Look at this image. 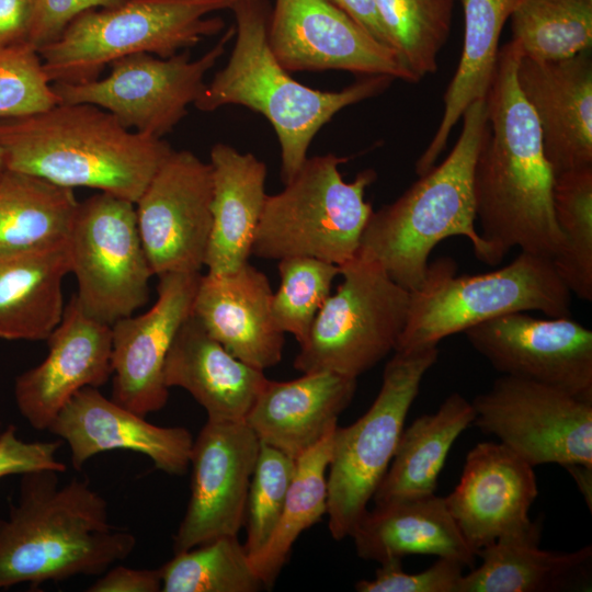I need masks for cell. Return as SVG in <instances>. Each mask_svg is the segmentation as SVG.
Segmentation results:
<instances>
[{
    "label": "cell",
    "mask_w": 592,
    "mask_h": 592,
    "mask_svg": "<svg viewBox=\"0 0 592 592\" xmlns=\"http://www.w3.org/2000/svg\"><path fill=\"white\" fill-rule=\"evenodd\" d=\"M516 79L538 122L554 174L592 167L590 50L556 61L521 56Z\"/></svg>",
    "instance_id": "cell-22"
},
{
    "label": "cell",
    "mask_w": 592,
    "mask_h": 592,
    "mask_svg": "<svg viewBox=\"0 0 592 592\" xmlns=\"http://www.w3.org/2000/svg\"><path fill=\"white\" fill-rule=\"evenodd\" d=\"M372 580L355 584L358 592H458L465 568L451 558H439L431 567L418 573L402 570L400 559L379 563Z\"/></svg>",
    "instance_id": "cell-41"
},
{
    "label": "cell",
    "mask_w": 592,
    "mask_h": 592,
    "mask_svg": "<svg viewBox=\"0 0 592 592\" xmlns=\"http://www.w3.org/2000/svg\"><path fill=\"white\" fill-rule=\"evenodd\" d=\"M59 102L37 49L27 42L0 47V119L41 113Z\"/></svg>",
    "instance_id": "cell-40"
},
{
    "label": "cell",
    "mask_w": 592,
    "mask_h": 592,
    "mask_svg": "<svg viewBox=\"0 0 592 592\" xmlns=\"http://www.w3.org/2000/svg\"><path fill=\"white\" fill-rule=\"evenodd\" d=\"M569 473L574 478L576 482L579 486V489L584 494L587 501L589 500V508H591V476H592V468L582 466V465H573L570 467H567Z\"/></svg>",
    "instance_id": "cell-47"
},
{
    "label": "cell",
    "mask_w": 592,
    "mask_h": 592,
    "mask_svg": "<svg viewBox=\"0 0 592 592\" xmlns=\"http://www.w3.org/2000/svg\"><path fill=\"white\" fill-rule=\"evenodd\" d=\"M335 428L296 459L295 475L278 523L266 545L249 557L264 588H271L276 581L298 536L327 513L326 471Z\"/></svg>",
    "instance_id": "cell-33"
},
{
    "label": "cell",
    "mask_w": 592,
    "mask_h": 592,
    "mask_svg": "<svg viewBox=\"0 0 592 592\" xmlns=\"http://www.w3.org/2000/svg\"><path fill=\"white\" fill-rule=\"evenodd\" d=\"M70 269L68 239L0 253V338L46 341L62 318Z\"/></svg>",
    "instance_id": "cell-28"
},
{
    "label": "cell",
    "mask_w": 592,
    "mask_h": 592,
    "mask_svg": "<svg viewBox=\"0 0 592 592\" xmlns=\"http://www.w3.org/2000/svg\"><path fill=\"white\" fill-rule=\"evenodd\" d=\"M510 18L524 57L556 61L591 49L592 0H521Z\"/></svg>",
    "instance_id": "cell-34"
},
{
    "label": "cell",
    "mask_w": 592,
    "mask_h": 592,
    "mask_svg": "<svg viewBox=\"0 0 592 592\" xmlns=\"http://www.w3.org/2000/svg\"><path fill=\"white\" fill-rule=\"evenodd\" d=\"M78 206L72 189L5 169L0 177V253L67 240Z\"/></svg>",
    "instance_id": "cell-32"
},
{
    "label": "cell",
    "mask_w": 592,
    "mask_h": 592,
    "mask_svg": "<svg viewBox=\"0 0 592 592\" xmlns=\"http://www.w3.org/2000/svg\"><path fill=\"white\" fill-rule=\"evenodd\" d=\"M4 170H5L4 156H3L2 149L0 148V177L4 172Z\"/></svg>",
    "instance_id": "cell-48"
},
{
    "label": "cell",
    "mask_w": 592,
    "mask_h": 592,
    "mask_svg": "<svg viewBox=\"0 0 592 592\" xmlns=\"http://www.w3.org/2000/svg\"><path fill=\"white\" fill-rule=\"evenodd\" d=\"M61 444L60 440L24 441L16 426L9 424L0 432V479L36 470L65 473L67 465L57 457Z\"/></svg>",
    "instance_id": "cell-42"
},
{
    "label": "cell",
    "mask_w": 592,
    "mask_h": 592,
    "mask_svg": "<svg viewBox=\"0 0 592 592\" xmlns=\"http://www.w3.org/2000/svg\"><path fill=\"white\" fill-rule=\"evenodd\" d=\"M213 175L212 230L207 273L229 274L248 262L266 198V166L251 152L216 143L209 155Z\"/></svg>",
    "instance_id": "cell-27"
},
{
    "label": "cell",
    "mask_w": 592,
    "mask_h": 592,
    "mask_svg": "<svg viewBox=\"0 0 592 592\" xmlns=\"http://www.w3.org/2000/svg\"><path fill=\"white\" fill-rule=\"evenodd\" d=\"M59 475H21L18 499L0 519V590L100 576L135 549V535L111 524L88 480L61 483Z\"/></svg>",
    "instance_id": "cell-2"
},
{
    "label": "cell",
    "mask_w": 592,
    "mask_h": 592,
    "mask_svg": "<svg viewBox=\"0 0 592 592\" xmlns=\"http://www.w3.org/2000/svg\"><path fill=\"white\" fill-rule=\"evenodd\" d=\"M125 0H35L26 42L35 49L56 41L79 15L90 10L113 8Z\"/></svg>",
    "instance_id": "cell-43"
},
{
    "label": "cell",
    "mask_w": 592,
    "mask_h": 592,
    "mask_svg": "<svg viewBox=\"0 0 592 592\" xmlns=\"http://www.w3.org/2000/svg\"><path fill=\"white\" fill-rule=\"evenodd\" d=\"M540 536L498 539L477 551L478 567L464 574L458 592H565L591 585L592 546L574 551L538 547Z\"/></svg>",
    "instance_id": "cell-29"
},
{
    "label": "cell",
    "mask_w": 592,
    "mask_h": 592,
    "mask_svg": "<svg viewBox=\"0 0 592 592\" xmlns=\"http://www.w3.org/2000/svg\"><path fill=\"white\" fill-rule=\"evenodd\" d=\"M502 375L533 380L592 401V331L571 317L506 314L465 332Z\"/></svg>",
    "instance_id": "cell-15"
},
{
    "label": "cell",
    "mask_w": 592,
    "mask_h": 592,
    "mask_svg": "<svg viewBox=\"0 0 592 592\" xmlns=\"http://www.w3.org/2000/svg\"><path fill=\"white\" fill-rule=\"evenodd\" d=\"M455 0H374L380 22L415 82L437 69Z\"/></svg>",
    "instance_id": "cell-37"
},
{
    "label": "cell",
    "mask_w": 592,
    "mask_h": 592,
    "mask_svg": "<svg viewBox=\"0 0 592 592\" xmlns=\"http://www.w3.org/2000/svg\"><path fill=\"white\" fill-rule=\"evenodd\" d=\"M267 41L289 72L344 70L415 82L396 50L328 0H275Z\"/></svg>",
    "instance_id": "cell-16"
},
{
    "label": "cell",
    "mask_w": 592,
    "mask_h": 592,
    "mask_svg": "<svg viewBox=\"0 0 592 592\" xmlns=\"http://www.w3.org/2000/svg\"><path fill=\"white\" fill-rule=\"evenodd\" d=\"M296 469V459L260 442L251 477L243 545L249 557L259 553L272 536L282 514Z\"/></svg>",
    "instance_id": "cell-39"
},
{
    "label": "cell",
    "mask_w": 592,
    "mask_h": 592,
    "mask_svg": "<svg viewBox=\"0 0 592 592\" xmlns=\"http://www.w3.org/2000/svg\"><path fill=\"white\" fill-rule=\"evenodd\" d=\"M456 271L449 258L429 263L422 284L410 292L395 351L437 345L446 337L511 312L571 317L572 294L549 258L521 251L492 272L456 275Z\"/></svg>",
    "instance_id": "cell-6"
},
{
    "label": "cell",
    "mask_w": 592,
    "mask_h": 592,
    "mask_svg": "<svg viewBox=\"0 0 592 592\" xmlns=\"http://www.w3.org/2000/svg\"><path fill=\"white\" fill-rule=\"evenodd\" d=\"M462 118L460 135L448 156L395 202L373 210L361 238L357 252L378 262L409 292L422 284L434 247L449 237H466L475 255L493 265L475 226L474 170L487 130L486 99L470 104Z\"/></svg>",
    "instance_id": "cell-5"
},
{
    "label": "cell",
    "mask_w": 592,
    "mask_h": 592,
    "mask_svg": "<svg viewBox=\"0 0 592 592\" xmlns=\"http://www.w3.org/2000/svg\"><path fill=\"white\" fill-rule=\"evenodd\" d=\"M201 273L158 276V297L149 310L112 327V399L146 417L169 397L164 364L173 340L191 316Z\"/></svg>",
    "instance_id": "cell-19"
},
{
    "label": "cell",
    "mask_w": 592,
    "mask_h": 592,
    "mask_svg": "<svg viewBox=\"0 0 592 592\" xmlns=\"http://www.w3.org/2000/svg\"><path fill=\"white\" fill-rule=\"evenodd\" d=\"M437 357V345L395 351L369 409L351 425L335 428L327 478L328 527L334 539L350 537L367 511L421 382Z\"/></svg>",
    "instance_id": "cell-9"
},
{
    "label": "cell",
    "mask_w": 592,
    "mask_h": 592,
    "mask_svg": "<svg viewBox=\"0 0 592 592\" xmlns=\"http://www.w3.org/2000/svg\"><path fill=\"white\" fill-rule=\"evenodd\" d=\"M303 374L267 379L244 419L261 443L295 459L338 425L356 390V378L330 371Z\"/></svg>",
    "instance_id": "cell-24"
},
{
    "label": "cell",
    "mask_w": 592,
    "mask_h": 592,
    "mask_svg": "<svg viewBox=\"0 0 592 592\" xmlns=\"http://www.w3.org/2000/svg\"><path fill=\"white\" fill-rule=\"evenodd\" d=\"M553 206L561 247L551 262L571 294L592 300V167L555 175Z\"/></svg>",
    "instance_id": "cell-35"
},
{
    "label": "cell",
    "mask_w": 592,
    "mask_h": 592,
    "mask_svg": "<svg viewBox=\"0 0 592 592\" xmlns=\"http://www.w3.org/2000/svg\"><path fill=\"white\" fill-rule=\"evenodd\" d=\"M160 572L163 592H257L264 588L238 535L174 553Z\"/></svg>",
    "instance_id": "cell-36"
},
{
    "label": "cell",
    "mask_w": 592,
    "mask_h": 592,
    "mask_svg": "<svg viewBox=\"0 0 592 592\" xmlns=\"http://www.w3.org/2000/svg\"><path fill=\"white\" fill-rule=\"evenodd\" d=\"M475 424L531 466L592 468V401L502 375L471 401Z\"/></svg>",
    "instance_id": "cell-13"
},
{
    "label": "cell",
    "mask_w": 592,
    "mask_h": 592,
    "mask_svg": "<svg viewBox=\"0 0 592 592\" xmlns=\"http://www.w3.org/2000/svg\"><path fill=\"white\" fill-rule=\"evenodd\" d=\"M339 270L342 282L299 344L294 367L357 379L395 351L407 321L410 292L378 262L358 252Z\"/></svg>",
    "instance_id": "cell-10"
},
{
    "label": "cell",
    "mask_w": 592,
    "mask_h": 592,
    "mask_svg": "<svg viewBox=\"0 0 592 592\" xmlns=\"http://www.w3.org/2000/svg\"><path fill=\"white\" fill-rule=\"evenodd\" d=\"M235 44L193 104L202 112L241 105L263 115L281 150V178L287 183L308 158L319 130L343 109L384 92L394 78L365 76L339 91L309 88L295 80L274 56L267 41V0H238Z\"/></svg>",
    "instance_id": "cell-4"
},
{
    "label": "cell",
    "mask_w": 592,
    "mask_h": 592,
    "mask_svg": "<svg viewBox=\"0 0 592 592\" xmlns=\"http://www.w3.org/2000/svg\"><path fill=\"white\" fill-rule=\"evenodd\" d=\"M238 0H125L75 19L38 53L52 83L95 79L113 60L137 53L168 58L218 34L224 20L208 14Z\"/></svg>",
    "instance_id": "cell-7"
},
{
    "label": "cell",
    "mask_w": 592,
    "mask_h": 592,
    "mask_svg": "<svg viewBox=\"0 0 592 592\" xmlns=\"http://www.w3.org/2000/svg\"><path fill=\"white\" fill-rule=\"evenodd\" d=\"M521 56L514 41L500 48L486 96L487 130L474 170L479 234L493 265L513 248L553 259L561 247L553 206L555 174L516 79Z\"/></svg>",
    "instance_id": "cell-1"
},
{
    "label": "cell",
    "mask_w": 592,
    "mask_h": 592,
    "mask_svg": "<svg viewBox=\"0 0 592 592\" xmlns=\"http://www.w3.org/2000/svg\"><path fill=\"white\" fill-rule=\"evenodd\" d=\"M259 449L244 421L206 420L193 441L191 494L173 538L174 553L238 535Z\"/></svg>",
    "instance_id": "cell-17"
},
{
    "label": "cell",
    "mask_w": 592,
    "mask_h": 592,
    "mask_svg": "<svg viewBox=\"0 0 592 592\" xmlns=\"http://www.w3.org/2000/svg\"><path fill=\"white\" fill-rule=\"evenodd\" d=\"M2 423L0 422V430H1Z\"/></svg>",
    "instance_id": "cell-49"
},
{
    "label": "cell",
    "mask_w": 592,
    "mask_h": 592,
    "mask_svg": "<svg viewBox=\"0 0 592 592\" xmlns=\"http://www.w3.org/2000/svg\"><path fill=\"white\" fill-rule=\"evenodd\" d=\"M278 261L281 284L272 296V318L282 332L293 334L301 344L340 275L339 265L310 257Z\"/></svg>",
    "instance_id": "cell-38"
},
{
    "label": "cell",
    "mask_w": 592,
    "mask_h": 592,
    "mask_svg": "<svg viewBox=\"0 0 592 592\" xmlns=\"http://www.w3.org/2000/svg\"><path fill=\"white\" fill-rule=\"evenodd\" d=\"M5 169L59 186H79L136 203L173 150L125 127L87 103H58L32 115L0 119Z\"/></svg>",
    "instance_id": "cell-3"
},
{
    "label": "cell",
    "mask_w": 592,
    "mask_h": 592,
    "mask_svg": "<svg viewBox=\"0 0 592 592\" xmlns=\"http://www.w3.org/2000/svg\"><path fill=\"white\" fill-rule=\"evenodd\" d=\"M88 589L89 592H158L161 591L159 569H136L112 566Z\"/></svg>",
    "instance_id": "cell-44"
},
{
    "label": "cell",
    "mask_w": 592,
    "mask_h": 592,
    "mask_svg": "<svg viewBox=\"0 0 592 592\" xmlns=\"http://www.w3.org/2000/svg\"><path fill=\"white\" fill-rule=\"evenodd\" d=\"M209 162L172 150L135 203L140 239L153 275L200 273L212 230Z\"/></svg>",
    "instance_id": "cell-14"
},
{
    "label": "cell",
    "mask_w": 592,
    "mask_h": 592,
    "mask_svg": "<svg viewBox=\"0 0 592 592\" xmlns=\"http://www.w3.org/2000/svg\"><path fill=\"white\" fill-rule=\"evenodd\" d=\"M68 246L75 296L87 315L112 326L147 304L153 273L135 203L104 192L79 202Z\"/></svg>",
    "instance_id": "cell-11"
},
{
    "label": "cell",
    "mask_w": 592,
    "mask_h": 592,
    "mask_svg": "<svg viewBox=\"0 0 592 592\" xmlns=\"http://www.w3.org/2000/svg\"><path fill=\"white\" fill-rule=\"evenodd\" d=\"M328 1L334 4L335 7H338L349 16H351L357 24H360L365 31H367L377 41L392 48L390 39L378 16L374 0H328Z\"/></svg>",
    "instance_id": "cell-46"
},
{
    "label": "cell",
    "mask_w": 592,
    "mask_h": 592,
    "mask_svg": "<svg viewBox=\"0 0 592 592\" xmlns=\"http://www.w3.org/2000/svg\"><path fill=\"white\" fill-rule=\"evenodd\" d=\"M46 341V357L14 382L18 410L36 431H47L79 390L112 376V327L87 315L76 296Z\"/></svg>",
    "instance_id": "cell-20"
},
{
    "label": "cell",
    "mask_w": 592,
    "mask_h": 592,
    "mask_svg": "<svg viewBox=\"0 0 592 592\" xmlns=\"http://www.w3.org/2000/svg\"><path fill=\"white\" fill-rule=\"evenodd\" d=\"M272 296L266 275L247 262L229 274H201L192 315L235 357L264 371L281 362L284 346Z\"/></svg>",
    "instance_id": "cell-23"
},
{
    "label": "cell",
    "mask_w": 592,
    "mask_h": 592,
    "mask_svg": "<svg viewBox=\"0 0 592 592\" xmlns=\"http://www.w3.org/2000/svg\"><path fill=\"white\" fill-rule=\"evenodd\" d=\"M235 26L196 59L187 52L161 58L137 53L113 60L102 79L55 82L59 103H87L114 115L128 129L162 138L187 114L203 92L206 73L225 54Z\"/></svg>",
    "instance_id": "cell-12"
},
{
    "label": "cell",
    "mask_w": 592,
    "mask_h": 592,
    "mask_svg": "<svg viewBox=\"0 0 592 592\" xmlns=\"http://www.w3.org/2000/svg\"><path fill=\"white\" fill-rule=\"evenodd\" d=\"M464 43L460 59L444 94V112L430 144L415 162L420 177L444 150L452 129L467 107L486 99L500 52L502 29L521 0H462Z\"/></svg>",
    "instance_id": "cell-30"
},
{
    "label": "cell",
    "mask_w": 592,
    "mask_h": 592,
    "mask_svg": "<svg viewBox=\"0 0 592 592\" xmlns=\"http://www.w3.org/2000/svg\"><path fill=\"white\" fill-rule=\"evenodd\" d=\"M35 0H0V47L26 42Z\"/></svg>",
    "instance_id": "cell-45"
},
{
    "label": "cell",
    "mask_w": 592,
    "mask_h": 592,
    "mask_svg": "<svg viewBox=\"0 0 592 592\" xmlns=\"http://www.w3.org/2000/svg\"><path fill=\"white\" fill-rule=\"evenodd\" d=\"M350 537L358 557L379 563L408 555L451 558L468 568L477 560L445 498L435 493L375 505L364 513Z\"/></svg>",
    "instance_id": "cell-26"
},
{
    "label": "cell",
    "mask_w": 592,
    "mask_h": 592,
    "mask_svg": "<svg viewBox=\"0 0 592 592\" xmlns=\"http://www.w3.org/2000/svg\"><path fill=\"white\" fill-rule=\"evenodd\" d=\"M334 153L308 157L285 187L266 195L251 254L270 260L310 257L341 265L353 259L373 213L365 190L376 172L366 169L352 182Z\"/></svg>",
    "instance_id": "cell-8"
},
{
    "label": "cell",
    "mask_w": 592,
    "mask_h": 592,
    "mask_svg": "<svg viewBox=\"0 0 592 592\" xmlns=\"http://www.w3.org/2000/svg\"><path fill=\"white\" fill-rule=\"evenodd\" d=\"M47 431L68 444L71 465L78 470L100 453L130 451L147 456L168 475L182 476L194 441L187 429L152 424L94 387L79 390Z\"/></svg>",
    "instance_id": "cell-21"
},
{
    "label": "cell",
    "mask_w": 592,
    "mask_h": 592,
    "mask_svg": "<svg viewBox=\"0 0 592 592\" xmlns=\"http://www.w3.org/2000/svg\"><path fill=\"white\" fill-rule=\"evenodd\" d=\"M266 382L263 371L235 357L192 314L164 364L167 387L185 389L212 420L244 421Z\"/></svg>",
    "instance_id": "cell-25"
},
{
    "label": "cell",
    "mask_w": 592,
    "mask_h": 592,
    "mask_svg": "<svg viewBox=\"0 0 592 592\" xmlns=\"http://www.w3.org/2000/svg\"><path fill=\"white\" fill-rule=\"evenodd\" d=\"M475 419L471 401L449 395L431 414L402 431L391 463L376 489L375 505L430 496L454 442Z\"/></svg>",
    "instance_id": "cell-31"
},
{
    "label": "cell",
    "mask_w": 592,
    "mask_h": 592,
    "mask_svg": "<svg viewBox=\"0 0 592 592\" xmlns=\"http://www.w3.org/2000/svg\"><path fill=\"white\" fill-rule=\"evenodd\" d=\"M537 494L533 466L501 443L481 442L468 452L445 502L477 555L498 539L540 536V521L528 516Z\"/></svg>",
    "instance_id": "cell-18"
}]
</instances>
